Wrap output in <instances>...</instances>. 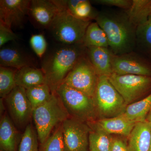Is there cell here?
<instances>
[{"mask_svg":"<svg viewBox=\"0 0 151 151\" xmlns=\"http://www.w3.org/2000/svg\"><path fill=\"white\" fill-rule=\"evenodd\" d=\"M137 45L151 56V14L145 22L137 27Z\"/></svg>","mask_w":151,"mask_h":151,"instance_id":"obj_26","label":"cell"},{"mask_svg":"<svg viewBox=\"0 0 151 151\" xmlns=\"http://www.w3.org/2000/svg\"><path fill=\"white\" fill-rule=\"evenodd\" d=\"M111 151H130L128 142L122 137L113 136Z\"/></svg>","mask_w":151,"mask_h":151,"instance_id":"obj_33","label":"cell"},{"mask_svg":"<svg viewBox=\"0 0 151 151\" xmlns=\"http://www.w3.org/2000/svg\"><path fill=\"white\" fill-rule=\"evenodd\" d=\"M146 121L149 123L151 129V109L150 111L149 112L148 114L147 115L146 119Z\"/></svg>","mask_w":151,"mask_h":151,"instance_id":"obj_35","label":"cell"},{"mask_svg":"<svg viewBox=\"0 0 151 151\" xmlns=\"http://www.w3.org/2000/svg\"><path fill=\"white\" fill-rule=\"evenodd\" d=\"M94 1L98 4L117 7L125 10L129 8L132 3V1L129 0H97Z\"/></svg>","mask_w":151,"mask_h":151,"instance_id":"obj_32","label":"cell"},{"mask_svg":"<svg viewBox=\"0 0 151 151\" xmlns=\"http://www.w3.org/2000/svg\"><path fill=\"white\" fill-rule=\"evenodd\" d=\"M86 54L98 76H109L113 72V53L109 48L90 47H86Z\"/></svg>","mask_w":151,"mask_h":151,"instance_id":"obj_15","label":"cell"},{"mask_svg":"<svg viewBox=\"0 0 151 151\" xmlns=\"http://www.w3.org/2000/svg\"><path fill=\"white\" fill-rule=\"evenodd\" d=\"M98 77L86 53L78 60L62 83L93 98Z\"/></svg>","mask_w":151,"mask_h":151,"instance_id":"obj_8","label":"cell"},{"mask_svg":"<svg viewBox=\"0 0 151 151\" xmlns=\"http://www.w3.org/2000/svg\"><path fill=\"white\" fill-rule=\"evenodd\" d=\"M61 126L65 151H89L91 129L87 123L69 117Z\"/></svg>","mask_w":151,"mask_h":151,"instance_id":"obj_9","label":"cell"},{"mask_svg":"<svg viewBox=\"0 0 151 151\" xmlns=\"http://www.w3.org/2000/svg\"><path fill=\"white\" fill-rule=\"evenodd\" d=\"M13 122L19 128H26L32 118L33 108L24 88L16 86L5 98Z\"/></svg>","mask_w":151,"mask_h":151,"instance_id":"obj_10","label":"cell"},{"mask_svg":"<svg viewBox=\"0 0 151 151\" xmlns=\"http://www.w3.org/2000/svg\"><path fill=\"white\" fill-rule=\"evenodd\" d=\"M49 29L57 40L67 45L83 44L91 20L78 18L62 7Z\"/></svg>","mask_w":151,"mask_h":151,"instance_id":"obj_6","label":"cell"},{"mask_svg":"<svg viewBox=\"0 0 151 151\" xmlns=\"http://www.w3.org/2000/svg\"><path fill=\"white\" fill-rule=\"evenodd\" d=\"M112 65L113 73L118 75L151 76V63L132 52L113 54Z\"/></svg>","mask_w":151,"mask_h":151,"instance_id":"obj_11","label":"cell"},{"mask_svg":"<svg viewBox=\"0 0 151 151\" xmlns=\"http://www.w3.org/2000/svg\"><path fill=\"white\" fill-rule=\"evenodd\" d=\"M91 129L89 137V151H111L113 136L98 129Z\"/></svg>","mask_w":151,"mask_h":151,"instance_id":"obj_24","label":"cell"},{"mask_svg":"<svg viewBox=\"0 0 151 151\" xmlns=\"http://www.w3.org/2000/svg\"><path fill=\"white\" fill-rule=\"evenodd\" d=\"M40 151H65L61 124L57 127L43 144L40 145Z\"/></svg>","mask_w":151,"mask_h":151,"instance_id":"obj_29","label":"cell"},{"mask_svg":"<svg viewBox=\"0 0 151 151\" xmlns=\"http://www.w3.org/2000/svg\"><path fill=\"white\" fill-rule=\"evenodd\" d=\"M29 0H1L0 22L12 29L22 25L29 13Z\"/></svg>","mask_w":151,"mask_h":151,"instance_id":"obj_12","label":"cell"},{"mask_svg":"<svg viewBox=\"0 0 151 151\" xmlns=\"http://www.w3.org/2000/svg\"><path fill=\"white\" fill-rule=\"evenodd\" d=\"M26 91L33 110L47 102L54 93L46 84L32 87Z\"/></svg>","mask_w":151,"mask_h":151,"instance_id":"obj_25","label":"cell"},{"mask_svg":"<svg viewBox=\"0 0 151 151\" xmlns=\"http://www.w3.org/2000/svg\"><path fill=\"white\" fill-rule=\"evenodd\" d=\"M17 132L12 121L5 113L0 122L1 151H16Z\"/></svg>","mask_w":151,"mask_h":151,"instance_id":"obj_18","label":"cell"},{"mask_svg":"<svg viewBox=\"0 0 151 151\" xmlns=\"http://www.w3.org/2000/svg\"><path fill=\"white\" fill-rule=\"evenodd\" d=\"M0 65L17 70L26 66H33L29 57L17 49L9 47L1 49Z\"/></svg>","mask_w":151,"mask_h":151,"instance_id":"obj_19","label":"cell"},{"mask_svg":"<svg viewBox=\"0 0 151 151\" xmlns=\"http://www.w3.org/2000/svg\"><path fill=\"white\" fill-rule=\"evenodd\" d=\"M86 47H90L109 48L108 38L103 30L96 22H91L85 33L83 40Z\"/></svg>","mask_w":151,"mask_h":151,"instance_id":"obj_23","label":"cell"},{"mask_svg":"<svg viewBox=\"0 0 151 151\" xmlns=\"http://www.w3.org/2000/svg\"><path fill=\"white\" fill-rule=\"evenodd\" d=\"M150 151H151V146L150 149Z\"/></svg>","mask_w":151,"mask_h":151,"instance_id":"obj_36","label":"cell"},{"mask_svg":"<svg viewBox=\"0 0 151 151\" xmlns=\"http://www.w3.org/2000/svg\"><path fill=\"white\" fill-rule=\"evenodd\" d=\"M69 117L55 92L47 102L34 109L32 119L40 145L47 139L55 127Z\"/></svg>","mask_w":151,"mask_h":151,"instance_id":"obj_3","label":"cell"},{"mask_svg":"<svg viewBox=\"0 0 151 151\" xmlns=\"http://www.w3.org/2000/svg\"><path fill=\"white\" fill-rule=\"evenodd\" d=\"M151 109V93L142 100L127 105L123 115L136 122L146 120Z\"/></svg>","mask_w":151,"mask_h":151,"instance_id":"obj_22","label":"cell"},{"mask_svg":"<svg viewBox=\"0 0 151 151\" xmlns=\"http://www.w3.org/2000/svg\"><path fill=\"white\" fill-rule=\"evenodd\" d=\"M15 81L17 86L24 88L26 90L46 84L43 71L34 66H26L17 70Z\"/></svg>","mask_w":151,"mask_h":151,"instance_id":"obj_17","label":"cell"},{"mask_svg":"<svg viewBox=\"0 0 151 151\" xmlns=\"http://www.w3.org/2000/svg\"><path fill=\"white\" fill-rule=\"evenodd\" d=\"M36 131L29 124L25 128L19 145L18 151H40Z\"/></svg>","mask_w":151,"mask_h":151,"instance_id":"obj_28","label":"cell"},{"mask_svg":"<svg viewBox=\"0 0 151 151\" xmlns=\"http://www.w3.org/2000/svg\"><path fill=\"white\" fill-rule=\"evenodd\" d=\"M93 99L98 119L120 116L127 108L124 99L106 76H99Z\"/></svg>","mask_w":151,"mask_h":151,"instance_id":"obj_4","label":"cell"},{"mask_svg":"<svg viewBox=\"0 0 151 151\" xmlns=\"http://www.w3.org/2000/svg\"><path fill=\"white\" fill-rule=\"evenodd\" d=\"M125 12L131 22L137 27L145 22L151 14V0H132L129 8Z\"/></svg>","mask_w":151,"mask_h":151,"instance_id":"obj_21","label":"cell"},{"mask_svg":"<svg viewBox=\"0 0 151 151\" xmlns=\"http://www.w3.org/2000/svg\"><path fill=\"white\" fill-rule=\"evenodd\" d=\"M60 4L70 13L78 18L91 20L98 13L94 12L90 2L86 0L60 1Z\"/></svg>","mask_w":151,"mask_h":151,"instance_id":"obj_20","label":"cell"},{"mask_svg":"<svg viewBox=\"0 0 151 151\" xmlns=\"http://www.w3.org/2000/svg\"><path fill=\"white\" fill-rule=\"evenodd\" d=\"M108 78L127 105L151 93V76L113 73Z\"/></svg>","mask_w":151,"mask_h":151,"instance_id":"obj_7","label":"cell"},{"mask_svg":"<svg viewBox=\"0 0 151 151\" xmlns=\"http://www.w3.org/2000/svg\"><path fill=\"white\" fill-rule=\"evenodd\" d=\"M130 151H150L151 146V129L146 120L139 122L128 137Z\"/></svg>","mask_w":151,"mask_h":151,"instance_id":"obj_16","label":"cell"},{"mask_svg":"<svg viewBox=\"0 0 151 151\" xmlns=\"http://www.w3.org/2000/svg\"><path fill=\"white\" fill-rule=\"evenodd\" d=\"M18 37L12 29L0 22V47L11 41L18 39Z\"/></svg>","mask_w":151,"mask_h":151,"instance_id":"obj_31","label":"cell"},{"mask_svg":"<svg viewBox=\"0 0 151 151\" xmlns=\"http://www.w3.org/2000/svg\"><path fill=\"white\" fill-rule=\"evenodd\" d=\"M95 19L106 34L109 49L113 54L132 52L136 45L137 27L130 21L125 11L100 12Z\"/></svg>","mask_w":151,"mask_h":151,"instance_id":"obj_1","label":"cell"},{"mask_svg":"<svg viewBox=\"0 0 151 151\" xmlns=\"http://www.w3.org/2000/svg\"><path fill=\"white\" fill-rule=\"evenodd\" d=\"M60 10L55 0H32L29 14L39 24L49 29Z\"/></svg>","mask_w":151,"mask_h":151,"instance_id":"obj_14","label":"cell"},{"mask_svg":"<svg viewBox=\"0 0 151 151\" xmlns=\"http://www.w3.org/2000/svg\"><path fill=\"white\" fill-rule=\"evenodd\" d=\"M83 44L73 45L57 50L45 60L42 66L46 84L55 92L81 57L86 53Z\"/></svg>","mask_w":151,"mask_h":151,"instance_id":"obj_2","label":"cell"},{"mask_svg":"<svg viewBox=\"0 0 151 151\" xmlns=\"http://www.w3.org/2000/svg\"><path fill=\"white\" fill-rule=\"evenodd\" d=\"M137 122L127 119L122 114L113 118L97 119L87 124L92 129L102 130L109 134L128 138Z\"/></svg>","mask_w":151,"mask_h":151,"instance_id":"obj_13","label":"cell"},{"mask_svg":"<svg viewBox=\"0 0 151 151\" xmlns=\"http://www.w3.org/2000/svg\"><path fill=\"white\" fill-rule=\"evenodd\" d=\"M3 99H2V98L1 99V116H2L5 114L4 113V112L5 111L4 105L3 103Z\"/></svg>","mask_w":151,"mask_h":151,"instance_id":"obj_34","label":"cell"},{"mask_svg":"<svg viewBox=\"0 0 151 151\" xmlns=\"http://www.w3.org/2000/svg\"><path fill=\"white\" fill-rule=\"evenodd\" d=\"M55 93L69 117L86 123L97 120L96 109L92 97L63 83L58 87Z\"/></svg>","mask_w":151,"mask_h":151,"instance_id":"obj_5","label":"cell"},{"mask_svg":"<svg viewBox=\"0 0 151 151\" xmlns=\"http://www.w3.org/2000/svg\"><path fill=\"white\" fill-rule=\"evenodd\" d=\"M17 69L0 66V96L5 99L17 86L15 74Z\"/></svg>","mask_w":151,"mask_h":151,"instance_id":"obj_27","label":"cell"},{"mask_svg":"<svg viewBox=\"0 0 151 151\" xmlns=\"http://www.w3.org/2000/svg\"><path fill=\"white\" fill-rule=\"evenodd\" d=\"M29 42L35 54L38 57L41 58L45 53L47 47L46 39L43 35H33L30 37Z\"/></svg>","mask_w":151,"mask_h":151,"instance_id":"obj_30","label":"cell"}]
</instances>
